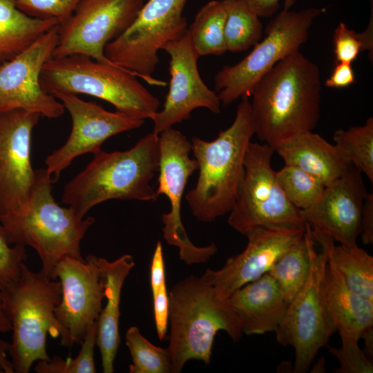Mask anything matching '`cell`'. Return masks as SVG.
<instances>
[{"mask_svg": "<svg viewBox=\"0 0 373 373\" xmlns=\"http://www.w3.org/2000/svg\"><path fill=\"white\" fill-rule=\"evenodd\" d=\"M12 330V326L6 314L0 292V333H7Z\"/></svg>", "mask_w": 373, "mask_h": 373, "instance_id": "obj_43", "label": "cell"}, {"mask_svg": "<svg viewBox=\"0 0 373 373\" xmlns=\"http://www.w3.org/2000/svg\"><path fill=\"white\" fill-rule=\"evenodd\" d=\"M318 67L299 50L278 62L250 96L255 135L275 149L317 126L321 115Z\"/></svg>", "mask_w": 373, "mask_h": 373, "instance_id": "obj_1", "label": "cell"}, {"mask_svg": "<svg viewBox=\"0 0 373 373\" xmlns=\"http://www.w3.org/2000/svg\"><path fill=\"white\" fill-rule=\"evenodd\" d=\"M61 297L55 316L62 334L61 345L71 347L82 342L88 327L96 322L105 298L97 256L90 254L84 260L66 256L55 268Z\"/></svg>", "mask_w": 373, "mask_h": 373, "instance_id": "obj_16", "label": "cell"}, {"mask_svg": "<svg viewBox=\"0 0 373 373\" xmlns=\"http://www.w3.org/2000/svg\"><path fill=\"white\" fill-rule=\"evenodd\" d=\"M361 240L365 245L373 242V193H367L364 200L361 223Z\"/></svg>", "mask_w": 373, "mask_h": 373, "instance_id": "obj_40", "label": "cell"}, {"mask_svg": "<svg viewBox=\"0 0 373 373\" xmlns=\"http://www.w3.org/2000/svg\"><path fill=\"white\" fill-rule=\"evenodd\" d=\"M41 115L23 109L0 113V214L23 209L36 180L31 140Z\"/></svg>", "mask_w": 373, "mask_h": 373, "instance_id": "obj_18", "label": "cell"}, {"mask_svg": "<svg viewBox=\"0 0 373 373\" xmlns=\"http://www.w3.org/2000/svg\"><path fill=\"white\" fill-rule=\"evenodd\" d=\"M356 82L354 71L352 64L336 62L330 75L325 80V86L328 88H347Z\"/></svg>", "mask_w": 373, "mask_h": 373, "instance_id": "obj_39", "label": "cell"}, {"mask_svg": "<svg viewBox=\"0 0 373 373\" xmlns=\"http://www.w3.org/2000/svg\"><path fill=\"white\" fill-rule=\"evenodd\" d=\"M372 327L366 329L362 334L361 338H363L365 343V347L367 351L372 354Z\"/></svg>", "mask_w": 373, "mask_h": 373, "instance_id": "obj_44", "label": "cell"}, {"mask_svg": "<svg viewBox=\"0 0 373 373\" xmlns=\"http://www.w3.org/2000/svg\"><path fill=\"white\" fill-rule=\"evenodd\" d=\"M321 294L336 331L360 339L363 333L373 326V300L361 297L348 287L328 252Z\"/></svg>", "mask_w": 373, "mask_h": 373, "instance_id": "obj_23", "label": "cell"}, {"mask_svg": "<svg viewBox=\"0 0 373 373\" xmlns=\"http://www.w3.org/2000/svg\"><path fill=\"white\" fill-rule=\"evenodd\" d=\"M260 17H270L280 8V3L291 7L295 0H242Z\"/></svg>", "mask_w": 373, "mask_h": 373, "instance_id": "obj_41", "label": "cell"}, {"mask_svg": "<svg viewBox=\"0 0 373 373\" xmlns=\"http://www.w3.org/2000/svg\"><path fill=\"white\" fill-rule=\"evenodd\" d=\"M160 162L156 196L164 195L170 211L162 215L163 236L167 243L179 248L180 258L187 265L207 262L216 252L215 243L196 247L189 240L181 218L182 196L190 176L198 169L191 159V143L178 130L168 128L159 134Z\"/></svg>", "mask_w": 373, "mask_h": 373, "instance_id": "obj_12", "label": "cell"}, {"mask_svg": "<svg viewBox=\"0 0 373 373\" xmlns=\"http://www.w3.org/2000/svg\"><path fill=\"white\" fill-rule=\"evenodd\" d=\"M162 50L170 57V82L163 108L153 119V132L159 135L178 123L188 120L193 111L206 108L220 113L218 93L201 78L198 67L200 57L191 43L188 30L180 38L165 44Z\"/></svg>", "mask_w": 373, "mask_h": 373, "instance_id": "obj_17", "label": "cell"}, {"mask_svg": "<svg viewBox=\"0 0 373 373\" xmlns=\"http://www.w3.org/2000/svg\"><path fill=\"white\" fill-rule=\"evenodd\" d=\"M284 5L267 26L265 37L241 61L224 66L214 77L215 88L223 106L250 96L256 84L278 62L299 50L307 39L314 20L323 8L290 10Z\"/></svg>", "mask_w": 373, "mask_h": 373, "instance_id": "obj_8", "label": "cell"}, {"mask_svg": "<svg viewBox=\"0 0 373 373\" xmlns=\"http://www.w3.org/2000/svg\"><path fill=\"white\" fill-rule=\"evenodd\" d=\"M274 150L251 142L244 160V173L229 224L245 235L259 227H305L300 210L289 202L271 166Z\"/></svg>", "mask_w": 373, "mask_h": 373, "instance_id": "obj_10", "label": "cell"}, {"mask_svg": "<svg viewBox=\"0 0 373 373\" xmlns=\"http://www.w3.org/2000/svg\"><path fill=\"white\" fill-rule=\"evenodd\" d=\"M373 1L371 0V12L369 23L361 32L350 29L341 22L333 35L335 61L352 64L361 52L367 50L372 59L373 52Z\"/></svg>", "mask_w": 373, "mask_h": 373, "instance_id": "obj_34", "label": "cell"}, {"mask_svg": "<svg viewBox=\"0 0 373 373\" xmlns=\"http://www.w3.org/2000/svg\"><path fill=\"white\" fill-rule=\"evenodd\" d=\"M26 247L9 242L0 224V289L18 278L27 260Z\"/></svg>", "mask_w": 373, "mask_h": 373, "instance_id": "obj_38", "label": "cell"}, {"mask_svg": "<svg viewBox=\"0 0 373 373\" xmlns=\"http://www.w3.org/2000/svg\"><path fill=\"white\" fill-rule=\"evenodd\" d=\"M59 31L57 25L0 66V113L23 109L49 119L63 115L62 103L45 92L40 84L42 68L52 57Z\"/></svg>", "mask_w": 373, "mask_h": 373, "instance_id": "obj_14", "label": "cell"}, {"mask_svg": "<svg viewBox=\"0 0 373 373\" xmlns=\"http://www.w3.org/2000/svg\"><path fill=\"white\" fill-rule=\"evenodd\" d=\"M10 343L0 339V370L4 373H15L12 362L8 358Z\"/></svg>", "mask_w": 373, "mask_h": 373, "instance_id": "obj_42", "label": "cell"}, {"mask_svg": "<svg viewBox=\"0 0 373 373\" xmlns=\"http://www.w3.org/2000/svg\"><path fill=\"white\" fill-rule=\"evenodd\" d=\"M341 346L329 347V353L339 361L338 373H372L373 365L358 346V341L352 336L339 332Z\"/></svg>", "mask_w": 373, "mask_h": 373, "instance_id": "obj_37", "label": "cell"}, {"mask_svg": "<svg viewBox=\"0 0 373 373\" xmlns=\"http://www.w3.org/2000/svg\"><path fill=\"white\" fill-rule=\"evenodd\" d=\"M187 0H148L131 24L104 48L115 65L135 73L150 85L166 82L152 77L159 62L158 52L183 36L188 23L183 11Z\"/></svg>", "mask_w": 373, "mask_h": 373, "instance_id": "obj_9", "label": "cell"}, {"mask_svg": "<svg viewBox=\"0 0 373 373\" xmlns=\"http://www.w3.org/2000/svg\"><path fill=\"white\" fill-rule=\"evenodd\" d=\"M151 286L156 330L159 339L162 341L165 338L167 332L169 294L166 291L164 262L160 241H157L152 257Z\"/></svg>", "mask_w": 373, "mask_h": 373, "instance_id": "obj_35", "label": "cell"}, {"mask_svg": "<svg viewBox=\"0 0 373 373\" xmlns=\"http://www.w3.org/2000/svg\"><path fill=\"white\" fill-rule=\"evenodd\" d=\"M95 345H97L96 322L87 329L81 343V349L75 358L64 360L55 356L48 361H38L35 366V371L37 373H95Z\"/></svg>", "mask_w": 373, "mask_h": 373, "instance_id": "obj_33", "label": "cell"}, {"mask_svg": "<svg viewBox=\"0 0 373 373\" xmlns=\"http://www.w3.org/2000/svg\"><path fill=\"white\" fill-rule=\"evenodd\" d=\"M12 326L8 354L16 373H28L37 361L50 359L46 351L48 334L57 338L62 329L55 316L61 297L60 282L25 263L17 279L0 289Z\"/></svg>", "mask_w": 373, "mask_h": 373, "instance_id": "obj_6", "label": "cell"}, {"mask_svg": "<svg viewBox=\"0 0 373 373\" xmlns=\"http://www.w3.org/2000/svg\"><path fill=\"white\" fill-rule=\"evenodd\" d=\"M82 0H15L17 7L27 15L55 19L59 26L72 16Z\"/></svg>", "mask_w": 373, "mask_h": 373, "instance_id": "obj_36", "label": "cell"}, {"mask_svg": "<svg viewBox=\"0 0 373 373\" xmlns=\"http://www.w3.org/2000/svg\"><path fill=\"white\" fill-rule=\"evenodd\" d=\"M361 174L350 164L341 177L325 186L315 204L300 210L304 223L341 245H357L363 205L367 193Z\"/></svg>", "mask_w": 373, "mask_h": 373, "instance_id": "obj_20", "label": "cell"}, {"mask_svg": "<svg viewBox=\"0 0 373 373\" xmlns=\"http://www.w3.org/2000/svg\"><path fill=\"white\" fill-rule=\"evenodd\" d=\"M159 162V135L153 131L126 151L102 150L64 186L61 201L82 218L109 200L154 201L157 197L151 182Z\"/></svg>", "mask_w": 373, "mask_h": 373, "instance_id": "obj_4", "label": "cell"}, {"mask_svg": "<svg viewBox=\"0 0 373 373\" xmlns=\"http://www.w3.org/2000/svg\"><path fill=\"white\" fill-rule=\"evenodd\" d=\"M313 247L308 278L289 304L286 314L275 330L277 341L292 346L295 351L294 372L308 370L321 348L325 346L336 332L325 309L321 294V282L327 263V252Z\"/></svg>", "mask_w": 373, "mask_h": 373, "instance_id": "obj_11", "label": "cell"}, {"mask_svg": "<svg viewBox=\"0 0 373 373\" xmlns=\"http://www.w3.org/2000/svg\"><path fill=\"white\" fill-rule=\"evenodd\" d=\"M305 227H259L248 231L247 244L240 254L227 259L218 270L207 269L201 278L217 295L229 298L237 289L266 273L304 235Z\"/></svg>", "mask_w": 373, "mask_h": 373, "instance_id": "obj_19", "label": "cell"}, {"mask_svg": "<svg viewBox=\"0 0 373 373\" xmlns=\"http://www.w3.org/2000/svg\"><path fill=\"white\" fill-rule=\"evenodd\" d=\"M106 303L97 319V345L104 373L114 372V361L120 343L119 305L123 285L135 266L133 258L124 254L113 261L97 256Z\"/></svg>", "mask_w": 373, "mask_h": 373, "instance_id": "obj_22", "label": "cell"}, {"mask_svg": "<svg viewBox=\"0 0 373 373\" xmlns=\"http://www.w3.org/2000/svg\"><path fill=\"white\" fill-rule=\"evenodd\" d=\"M52 183L46 169L36 170L27 204L0 214V224L9 242L35 249L41 262V271L56 280L55 268L64 258L84 260L81 242L95 220L82 218L72 207L58 204L52 193Z\"/></svg>", "mask_w": 373, "mask_h": 373, "instance_id": "obj_3", "label": "cell"}, {"mask_svg": "<svg viewBox=\"0 0 373 373\" xmlns=\"http://www.w3.org/2000/svg\"><path fill=\"white\" fill-rule=\"evenodd\" d=\"M276 175L287 200L299 210L315 204L326 186L313 175L293 165L285 164L276 171Z\"/></svg>", "mask_w": 373, "mask_h": 373, "instance_id": "obj_31", "label": "cell"}, {"mask_svg": "<svg viewBox=\"0 0 373 373\" xmlns=\"http://www.w3.org/2000/svg\"><path fill=\"white\" fill-rule=\"evenodd\" d=\"M225 20L226 10L222 0L208 1L196 13L188 32L199 57L220 56L227 52Z\"/></svg>", "mask_w": 373, "mask_h": 373, "instance_id": "obj_28", "label": "cell"}, {"mask_svg": "<svg viewBox=\"0 0 373 373\" xmlns=\"http://www.w3.org/2000/svg\"><path fill=\"white\" fill-rule=\"evenodd\" d=\"M54 97L69 112L72 129L66 142L45 160L46 170L52 182L58 180L61 172L76 157L99 152L108 138L138 128L144 123V119L106 111L97 103L83 100L77 95L57 93Z\"/></svg>", "mask_w": 373, "mask_h": 373, "instance_id": "obj_15", "label": "cell"}, {"mask_svg": "<svg viewBox=\"0 0 373 373\" xmlns=\"http://www.w3.org/2000/svg\"><path fill=\"white\" fill-rule=\"evenodd\" d=\"M226 10L224 40L227 51L239 52L256 45L262 36V23L242 0H222Z\"/></svg>", "mask_w": 373, "mask_h": 373, "instance_id": "obj_29", "label": "cell"}, {"mask_svg": "<svg viewBox=\"0 0 373 373\" xmlns=\"http://www.w3.org/2000/svg\"><path fill=\"white\" fill-rule=\"evenodd\" d=\"M254 135L251 102L249 96H243L233 122L216 139L191 138L199 175L185 198L198 220L211 222L232 209L243 177L246 151Z\"/></svg>", "mask_w": 373, "mask_h": 373, "instance_id": "obj_2", "label": "cell"}, {"mask_svg": "<svg viewBox=\"0 0 373 373\" xmlns=\"http://www.w3.org/2000/svg\"><path fill=\"white\" fill-rule=\"evenodd\" d=\"M316 242L323 244L348 287L361 297L373 300V257L357 245L336 246L334 240L312 229Z\"/></svg>", "mask_w": 373, "mask_h": 373, "instance_id": "obj_26", "label": "cell"}, {"mask_svg": "<svg viewBox=\"0 0 373 373\" xmlns=\"http://www.w3.org/2000/svg\"><path fill=\"white\" fill-rule=\"evenodd\" d=\"M144 2L82 0L70 18L59 26L52 57L82 55L115 65L106 57L104 48L131 24Z\"/></svg>", "mask_w": 373, "mask_h": 373, "instance_id": "obj_13", "label": "cell"}, {"mask_svg": "<svg viewBox=\"0 0 373 373\" xmlns=\"http://www.w3.org/2000/svg\"><path fill=\"white\" fill-rule=\"evenodd\" d=\"M126 345L132 357L130 373H169L171 361L168 348L157 347L150 343L132 326L126 333Z\"/></svg>", "mask_w": 373, "mask_h": 373, "instance_id": "obj_32", "label": "cell"}, {"mask_svg": "<svg viewBox=\"0 0 373 373\" xmlns=\"http://www.w3.org/2000/svg\"><path fill=\"white\" fill-rule=\"evenodd\" d=\"M315 245L311 227L305 223L302 238L273 265L268 273L289 304L305 284L310 271L311 251Z\"/></svg>", "mask_w": 373, "mask_h": 373, "instance_id": "obj_27", "label": "cell"}, {"mask_svg": "<svg viewBox=\"0 0 373 373\" xmlns=\"http://www.w3.org/2000/svg\"><path fill=\"white\" fill-rule=\"evenodd\" d=\"M340 153L373 182V118L363 125L338 129L333 135Z\"/></svg>", "mask_w": 373, "mask_h": 373, "instance_id": "obj_30", "label": "cell"}, {"mask_svg": "<svg viewBox=\"0 0 373 373\" xmlns=\"http://www.w3.org/2000/svg\"><path fill=\"white\" fill-rule=\"evenodd\" d=\"M285 164L295 166L313 175L325 186L346 171L350 163L332 144L312 131L297 134L278 145L275 151Z\"/></svg>", "mask_w": 373, "mask_h": 373, "instance_id": "obj_24", "label": "cell"}, {"mask_svg": "<svg viewBox=\"0 0 373 373\" xmlns=\"http://www.w3.org/2000/svg\"><path fill=\"white\" fill-rule=\"evenodd\" d=\"M229 299L238 315L242 333L247 335L275 332L289 305L268 272L235 291Z\"/></svg>", "mask_w": 373, "mask_h": 373, "instance_id": "obj_21", "label": "cell"}, {"mask_svg": "<svg viewBox=\"0 0 373 373\" xmlns=\"http://www.w3.org/2000/svg\"><path fill=\"white\" fill-rule=\"evenodd\" d=\"M57 25L55 19L27 15L17 7L15 0H0V66Z\"/></svg>", "mask_w": 373, "mask_h": 373, "instance_id": "obj_25", "label": "cell"}, {"mask_svg": "<svg viewBox=\"0 0 373 373\" xmlns=\"http://www.w3.org/2000/svg\"><path fill=\"white\" fill-rule=\"evenodd\" d=\"M131 71L82 55L51 57L44 65L40 84L45 92L84 94L106 101L130 117L153 119L160 102Z\"/></svg>", "mask_w": 373, "mask_h": 373, "instance_id": "obj_7", "label": "cell"}, {"mask_svg": "<svg viewBox=\"0 0 373 373\" xmlns=\"http://www.w3.org/2000/svg\"><path fill=\"white\" fill-rule=\"evenodd\" d=\"M167 347L171 372L180 373L189 360L210 363L216 334L226 332L234 341L243 334L237 312L229 298L219 297L201 277L191 275L178 282L169 294Z\"/></svg>", "mask_w": 373, "mask_h": 373, "instance_id": "obj_5", "label": "cell"}]
</instances>
